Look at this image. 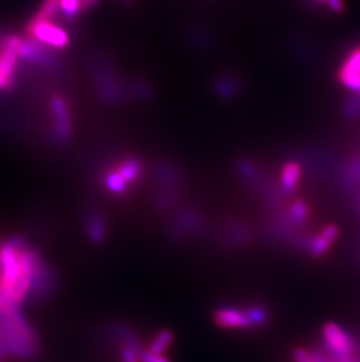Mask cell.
<instances>
[{"mask_svg":"<svg viewBox=\"0 0 360 362\" xmlns=\"http://www.w3.org/2000/svg\"><path fill=\"white\" fill-rule=\"evenodd\" d=\"M302 175V168L297 162H289L282 171V185L287 191H292L296 188Z\"/></svg>","mask_w":360,"mask_h":362,"instance_id":"cell-10","label":"cell"},{"mask_svg":"<svg viewBox=\"0 0 360 362\" xmlns=\"http://www.w3.org/2000/svg\"><path fill=\"white\" fill-rule=\"evenodd\" d=\"M292 218L296 222H304L309 216V207L304 202H295L292 208Z\"/></svg>","mask_w":360,"mask_h":362,"instance_id":"cell-17","label":"cell"},{"mask_svg":"<svg viewBox=\"0 0 360 362\" xmlns=\"http://www.w3.org/2000/svg\"><path fill=\"white\" fill-rule=\"evenodd\" d=\"M344 113L350 120L358 119L360 116V94L352 93L344 105Z\"/></svg>","mask_w":360,"mask_h":362,"instance_id":"cell-13","label":"cell"},{"mask_svg":"<svg viewBox=\"0 0 360 362\" xmlns=\"http://www.w3.org/2000/svg\"><path fill=\"white\" fill-rule=\"evenodd\" d=\"M323 338L332 354L336 355L342 362L352 359L354 342L346 331L335 323H328L323 327Z\"/></svg>","mask_w":360,"mask_h":362,"instance_id":"cell-3","label":"cell"},{"mask_svg":"<svg viewBox=\"0 0 360 362\" xmlns=\"http://www.w3.org/2000/svg\"><path fill=\"white\" fill-rule=\"evenodd\" d=\"M38 351V334L22 307L0 301V358L31 360Z\"/></svg>","mask_w":360,"mask_h":362,"instance_id":"cell-2","label":"cell"},{"mask_svg":"<svg viewBox=\"0 0 360 362\" xmlns=\"http://www.w3.org/2000/svg\"><path fill=\"white\" fill-rule=\"evenodd\" d=\"M316 4L324 5L330 11L333 13H342L345 10L344 0H313Z\"/></svg>","mask_w":360,"mask_h":362,"instance_id":"cell-20","label":"cell"},{"mask_svg":"<svg viewBox=\"0 0 360 362\" xmlns=\"http://www.w3.org/2000/svg\"><path fill=\"white\" fill-rule=\"evenodd\" d=\"M43 50L40 48L36 40H27V41H22V46H20V51L19 55L22 58L27 59V60H34V61H39L43 59Z\"/></svg>","mask_w":360,"mask_h":362,"instance_id":"cell-11","label":"cell"},{"mask_svg":"<svg viewBox=\"0 0 360 362\" xmlns=\"http://www.w3.org/2000/svg\"><path fill=\"white\" fill-rule=\"evenodd\" d=\"M123 362H138L137 355L136 353L133 351V349H130V348H126L123 352L122 354Z\"/></svg>","mask_w":360,"mask_h":362,"instance_id":"cell-22","label":"cell"},{"mask_svg":"<svg viewBox=\"0 0 360 362\" xmlns=\"http://www.w3.org/2000/svg\"><path fill=\"white\" fill-rule=\"evenodd\" d=\"M140 171H141V167H140L138 162L131 159V161H126V164H123L119 169V174L126 178V181H131L137 176Z\"/></svg>","mask_w":360,"mask_h":362,"instance_id":"cell-16","label":"cell"},{"mask_svg":"<svg viewBox=\"0 0 360 362\" xmlns=\"http://www.w3.org/2000/svg\"><path fill=\"white\" fill-rule=\"evenodd\" d=\"M22 40L19 36H11L5 46L3 55H0V74L11 78L15 62L19 57V51Z\"/></svg>","mask_w":360,"mask_h":362,"instance_id":"cell-7","label":"cell"},{"mask_svg":"<svg viewBox=\"0 0 360 362\" xmlns=\"http://www.w3.org/2000/svg\"><path fill=\"white\" fill-rule=\"evenodd\" d=\"M171 341H172V334L165 331V332L159 334L158 338L153 341L150 352L155 353V354H162L163 352L165 351V348L171 344Z\"/></svg>","mask_w":360,"mask_h":362,"instance_id":"cell-15","label":"cell"},{"mask_svg":"<svg viewBox=\"0 0 360 362\" xmlns=\"http://www.w3.org/2000/svg\"><path fill=\"white\" fill-rule=\"evenodd\" d=\"M29 33L36 41L52 48H63L69 44L68 33L51 22L33 20L29 26Z\"/></svg>","mask_w":360,"mask_h":362,"instance_id":"cell-5","label":"cell"},{"mask_svg":"<svg viewBox=\"0 0 360 362\" xmlns=\"http://www.w3.org/2000/svg\"><path fill=\"white\" fill-rule=\"evenodd\" d=\"M339 235L338 226L335 224H329L322 230L321 235L315 237L311 243V252L315 257H321L328 252Z\"/></svg>","mask_w":360,"mask_h":362,"instance_id":"cell-9","label":"cell"},{"mask_svg":"<svg viewBox=\"0 0 360 362\" xmlns=\"http://www.w3.org/2000/svg\"><path fill=\"white\" fill-rule=\"evenodd\" d=\"M294 359L296 362H327L324 359L320 358L318 355L311 354L310 352L306 351V349H296L294 353Z\"/></svg>","mask_w":360,"mask_h":362,"instance_id":"cell-19","label":"cell"},{"mask_svg":"<svg viewBox=\"0 0 360 362\" xmlns=\"http://www.w3.org/2000/svg\"><path fill=\"white\" fill-rule=\"evenodd\" d=\"M216 321L219 326L234 328V327H247L253 325L252 319L248 312L239 311L233 308H223L216 312Z\"/></svg>","mask_w":360,"mask_h":362,"instance_id":"cell-8","label":"cell"},{"mask_svg":"<svg viewBox=\"0 0 360 362\" xmlns=\"http://www.w3.org/2000/svg\"><path fill=\"white\" fill-rule=\"evenodd\" d=\"M59 11H60L59 0H46V3L43 4L41 10L38 12V15H36L34 20H45V22H50L53 17L58 15Z\"/></svg>","mask_w":360,"mask_h":362,"instance_id":"cell-12","label":"cell"},{"mask_svg":"<svg viewBox=\"0 0 360 362\" xmlns=\"http://www.w3.org/2000/svg\"><path fill=\"white\" fill-rule=\"evenodd\" d=\"M96 1L98 0H82V5L83 6H93V5L96 4Z\"/></svg>","mask_w":360,"mask_h":362,"instance_id":"cell-24","label":"cell"},{"mask_svg":"<svg viewBox=\"0 0 360 362\" xmlns=\"http://www.w3.org/2000/svg\"><path fill=\"white\" fill-rule=\"evenodd\" d=\"M142 362H169L160 354H155L152 352H145L141 355Z\"/></svg>","mask_w":360,"mask_h":362,"instance_id":"cell-21","label":"cell"},{"mask_svg":"<svg viewBox=\"0 0 360 362\" xmlns=\"http://www.w3.org/2000/svg\"><path fill=\"white\" fill-rule=\"evenodd\" d=\"M337 78L343 87L360 94V44L354 45L346 53L339 65Z\"/></svg>","mask_w":360,"mask_h":362,"instance_id":"cell-4","label":"cell"},{"mask_svg":"<svg viewBox=\"0 0 360 362\" xmlns=\"http://www.w3.org/2000/svg\"><path fill=\"white\" fill-rule=\"evenodd\" d=\"M51 106L54 116L57 136L60 140H66L70 133V116L67 103L60 96H55L52 99Z\"/></svg>","mask_w":360,"mask_h":362,"instance_id":"cell-6","label":"cell"},{"mask_svg":"<svg viewBox=\"0 0 360 362\" xmlns=\"http://www.w3.org/2000/svg\"><path fill=\"white\" fill-rule=\"evenodd\" d=\"M53 277L29 242L11 237L0 243V301L22 307L50 292Z\"/></svg>","mask_w":360,"mask_h":362,"instance_id":"cell-1","label":"cell"},{"mask_svg":"<svg viewBox=\"0 0 360 362\" xmlns=\"http://www.w3.org/2000/svg\"><path fill=\"white\" fill-rule=\"evenodd\" d=\"M59 5L66 17L72 18L79 13L80 8L82 6V0H59Z\"/></svg>","mask_w":360,"mask_h":362,"instance_id":"cell-14","label":"cell"},{"mask_svg":"<svg viewBox=\"0 0 360 362\" xmlns=\"http://www.w3.org/2000/svg\"><path fill=\"white\" fill-rule=\"evenodd\" d=\"M8 85H10V78H6V76L0 74V89L8 87Z\"/></svg>","mask_w":360,"mask_h":362,"instance_id":"cell-23","label":"cell"},{"mask_svg":"<svg viewBox=\"0 0 360 362\" xmlns=\"http://www.w3.org/2000/svg\"><path fill=\"white\" fill-rule=\"evenodd\" d=\"M126 178H123L119 173L110 174L107 178V185H108L109 189H112V191H122L126 187Z\"/></svg>","mask_w":360,"mask_h":362,"instance_id":"cell-18","label":"cell"}]
</instances>
